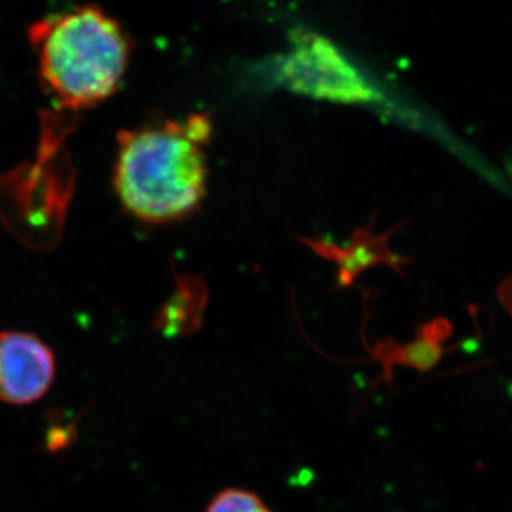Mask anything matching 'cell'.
Masks as SVG:
<instances>
[{"label": "cell", "mask_w": 512, "mask_h": 512, "mask_svg": "<svg viewBox=\"0 0 512 512\" xmlns=\"http://www.w3.org/2000/svg\"><path fill=\"white\" fill-rule=\"evenodd\" d=\"M205 512H272L258 495L239 488H227L215 495Z\"/></svg>", "instance_id": "52a82bcc"}, {"label": "cell", "mask_w": 512, "mask_h": 512, "mask_svg": "<svg viewBox=\"0 0 512 512\" xmlns=\"http://www.w3.org/2000/svg\"><path fill=\"white\" fill-rule=\"evenodd\" d=\"M276 80L293 92L338 103H373L382 99L362 73L328 39L298 33L292 49L276 67Z\"/></svg>", "instance_id": "3957f363"}, {"label": "cell", "mask_w": 512, "mask_h": 512, "mask_svg": "<svg viewBox=\"0 0 512 512\" xmlns=\"http://www.w3.org/2000/svg\"><path fill=\"white\" fill-rule=\"evenodd\" d=\"M316 254L339 266V285L348 286L369 266L384 262L394 264V256L387 248L386 237H375L370 229L357 231L346 247L325 241H306Z\"/></svg>", "instance_id": "5b68a950"}, {"label": "cell", "mask_w": 512, "mask_h": 512, "mask_svg": "<svg viewBox=\"0 0 512 512\" xmlns=\"http://www.w3.org/2000/svg\"><path fill=\"white\" fill-rule=\"evenodd\" d=\"M207 288L197 278H181L177 289L160 309L154 328L167 336H187L201 328L202 316L207 306Z\"/></svg>", "instance_id": "8992f818"}, {"label": "cell", "mask_w": 512, "mask_h": 512, "mask_svg": "<svg viewBox=\"0 0 512 512\" xmlns=\"http://www.w3.org/2000/svg\"><path fill=\"white\" fill-rule=\"evenodd\" d=\"M501 296H503V301L505 305L510 308L512 312V278L503 286V291H501Z\"/></svg>", "instance_id": "ba28073f"}, {"label": "cell", "mask_w": 512, "mask_h": 512, "mask_svg": "<svg viewBox=\"0 0 512 512\" xmlns=\"http://www.w3.org/2000/svg\"><path fill=\"white\" fill-rule=\"evenodd\" d=\"M56 376V359L42 339L26 332L0 333V400L23 406L42 399Z\"/></svg>", "instance_id": "277c9868"}, {"label": "cell", "mask_w": 512, "mask_h": 512, "mask_svg": "<svg viewBox=\"0 0 512 512\" xmlns=\"http://www.w3.org/2000/svg\"><path fill=\"white\" fill-rule=\"evenodd\" d=\"M210 136V120L202 114L123 131L114 164L121 204L153 224L190 215L205 195Z\"/></svg>", "instance_id": "6da1fadb"}, {"label": "cell", "mask_w": 512, "mask_h": 512, "mask_svg": "<svg viewBox=\"0 0 512 512\" xmlns=\"http://www.w3.org/2000/svg\"><path fill=\"white\" fill-rule=\"evenodd\" d=\"M30 39L47 90L67 109L96 106L119 89L130 43L103 10L84 6L37 22Z\"/></svg>", "instance_id": "7a4b0ae2"}]
</instances>
